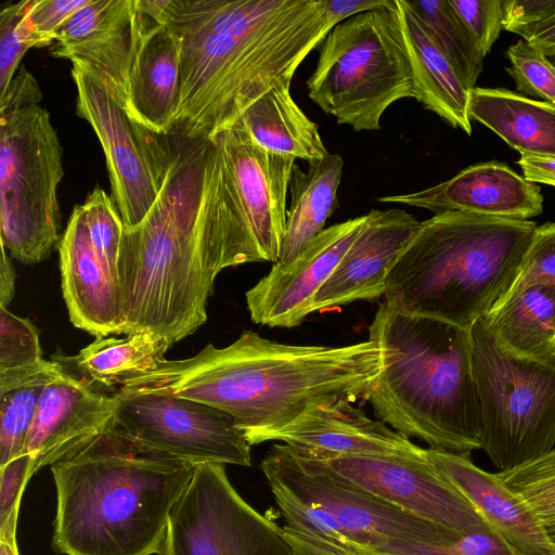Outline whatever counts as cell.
Wrapping results in <instances>:
<instances>
[{
  "instance_id": "obj_1",
  "label": "cell",
  "mask_w": 555,
  "mask_h": 555,
  "mask_svg": "<svg viewBox=\"0 0 555 555\" xmlns=\"http://www.w3.org/2000/svg\"><path fill=\"white\" fill-rule=\"evenodd\" d=\"M180 49L169 134L207 141L269 90L291 87L306 56L339 22L384 0H137Z\"/></svg>"
},
{
  "instance_id": "obj_2",
  "label": "cell",
  "mask_w": 555,
  "mask_h": 555,
  "mask_svg": "<svg viewBox=\"0 0 555 555\" xmlns=\"http://www.w3.org/2000/svg\"><path fill=\"white\" fill-rule=\"evenodd\" d=\"M206 141L181 151L154 204L124 228L118 259L121 334L151 331L171 344L207 320L216 276L249 262L246 227L221 165Z\"/></svg>"
},
{
  "instance_id": "obj_3",
  "label": "cell",
  "mask_w": 555,
  "mask_h": 555,
  "mask_svg": "<svg viewBox=\"0 0 555 555\" xmlns=\"http://www.w3.org/2000/svg\"><path fill=\"white\" fill-rule=\"evenodd\" d=\"M380 369L382 349L372 339L289 345L245 331L224 348L208 344L194 357L164 359L116 391L169 393L211 405L231 415L250 444L312 403L365 400Z\"/></svg>"
},
{
  "instance_id": "obj_4",
  "label": "cell",
  "mask_w": 555,
  "mask_h": 555,
  "mask_svg": "<svg viewBox=\"0 0 555 555\" xmlns=\"http://www.w3.org/2000/svg\"><path fill=\"white\" fill-rule=\"evenodd\" d=\"M52 548L63 555H160L195 465L113 424L52 466Z\"/></svg>"
},
{
  "instance_id": "obj_5",
  "label": "cell",
  "mask_w": 555,
  "mask_h": 555,
  "mask_svg": "<svg viewBox=\"0 0 555 555\" xmlns=\"http://www.w3.org/2000/svg\"><path fill=\"white\" fill-rule=\"evenodd\" d=\"M369 333L382 349V369L365 398L377 420L429 449H481L469 330L404 314L384 301Z\"/></svg>"
},
{
  "instance_id": "obj_6",
  "label": "cell",
  "mask_w": 555,
  "mask_h": 555,
  "mask_svg": "<svg viewBox=\"0 0 555 555\" xmlns=\"http://www.w3.org/2000/svg\"><path fill=\"white\" fill-rule=\"evenodd\" d=\"M537 223L449 211L422 221L386 279L385 302L470 330L512 289Z\"/></svg>"
},
{
  "instance_id": "obj_7",
  "label": "cell",
  "mask_w": 555,
  "mask_h": 555,
  "mask_svg": "<svg viewBox=\"0 0 555 555\" xmlns=\"http://www.w3.org/2000/svg\"><path fill=\"white\" fill-rule=\"evenodd\" d=\"M308 96L338 125L379 130L395 102L416 99L415 76L395 0L337 23L321 42Z\"/></svg>"
},
{
  "instance_id": "obj_8",
  "label": "cell",
  "mask_w": 555,
  "mask_h": 555,
  "mask_svg": "<svg viewBox=\"0 0 555 555\" xmlns=\"http://www.w3.org/2000/svg\"><path fill=\"white\" fill-rule=\"evenodd\" d=\"M481 449L500 472L555 448V357L517 356L479 319L469 330Z\"/></svg>"
},
{
  "instance_id": "obj_9",
  "label": "cell",
  "mask_w": 555,
  "mask_h": 555,
  "mask_svg": "<svg viewBox=\"0 0 555 555\" xmlns=\"http://www.w3.org/2000/svg\"><path fill=\"white\" fill-rule=\"evenodd\" d=\"M62 146L39 104L0 109V242L25 264L60 243Z\"/></svg>"
},
{
  "instance_id": "obj_10",
  "label": "cell",
  "mask_w": 555,
  "mask_h": 555,
  "mask_svg": "<svg viewBox=\"0 0 555 555\" xmlns=\"http://www.w3.org/2000/svg\"><path fill=\"white\" fill-rule=\"evenodd\" d=\"M267 481L331 513L358 547V555L390 542L447 543L462 531L418 518L346 479L326 462L273 444L260 464Z\"/></svg>"
},
{
  "instance_id": "obj_11",
  "label": "cell",
  "mask_w": 555,
  "mask_h": 555,
  "mask_svg": "<svg viewBox=\"0 0 555 555\" xmlns=\"http://www.w3.org/2000/svg\"><path fill=\"white\" fill-rule=\"evenodd\" d=\"M160 555H297L282 527L234 489L225 465H195L171 511Z\"/></svg>"
},
{
  "instance_id": "obj_12",
  "label": "cell",
  "mask_w": 555,
  "mask_h": 555,
  "mask_svg": "<svg viewBox=\"0 0 555 555\" xmlns=\"http://www.w3.org/2000/svg\"><path fill=\"white\" fill-rule=\"evenodd\" d=\"M77 114L93 128L106 157L113 199L124 227L139 224L157 198L176 158L166 135L134 120L106 88L77 66Z\"/></svg>"
},
{
  "instance_id": "obj_13",
  "label": "cell",
  "mask_w": 555,
  "mask_h": 555,
  "mask_svg": "<svg viewBox=\"0 0 555 555\" xmlns=\"http://www.w3.org/2000/svg\"><path fill=\"white\" fill-rule=\"evenodd\" d=\"M113 393V425L132 439L193 465L250 466L251 446L228 413L169 393Z\"/></svg>"
},
{
  "instance_id": "obj_14",
  "label": "cell",
  "mask_w": 555,
  "mask_h": 555,
  "mask_svg": "<svg viewBox=\"0 0 555 555\" xmlns=\"http://www.w3.org/2000/svg\"><path fill=\"white\" fill-rule=\"evenodd\" d=\"M324 462L346 479L429 522L462 532L488 527L433 466L427 452L349 455Z\"/></svg>"
},
{
  "instance_id": "obj_15",
  "label": "cell",
  "mask_w": 555,
  "mask_h": 555,
  "mask_svg": "<svg viewBox=\"0 0 555 555\" xmlns=\"http://www.w3.org/2000/svg\"><path fill=\"white\" fill-rule=\"evenodd\" d=\"M142 28L137 0H90L56 31L50 54L67 59L128 113V82Z\"/></svg>"
},
{
  "instance_id": "obj_16",
  "label": "cell",
  "mask_w": 555,
  "mask_h": 555,
  "mask_svg": "<svg viewBox=\"0 0 555 555\" xmlns=\"http://www.w3.org/2000/svg\"><path fill=\"white\" fill-rule=\"evenodd\" d=\"M261 260L280 257L286 198L296 158L260 146L240 118L216 134Z\"/></svg>"
},
{
  "instance_id": "obj_17",
  "label": "cell",
  "mask_w": 555,
  "mask_h": 555,
  "mask_svg": "<svg viewBox=\"0 0 555 555\" xmlns=\"http://www.w3.org/2000/svg\"><path fill=\"white\" fill-rule=\"evenodd\" d=\"M279 440L296 454L328 461L363 454L424 455L427 449L413 443L379 420L346 399L312 403L292 423L262 433L251 442Z\"/></svg>"
},
{
  "instance_id": "obj_18",
  "label": "cell",
  "mask_w": 555,
  "mask_h": 555,
  "mask_svg": "<svg viewBox=\"0 0 555 555\" xmlns=\"http://www.w3.org/2000/svg\"><path fill=\"white\" fill-rule=\"evenodd\" d=\"M365 221L363 215L324 229L286 271L260 279L245 295L251 321L270 327L299 325Z\"/></svg>"
},
{
  "instance_id": "obj_19",
  "label": "cell",
  "mask_w": 555,
  "mask_h": 555,
  "mask_svg": "<svg viewBox=\"0 0 555 555\" xmlns=\"http://www.w3.org/2000/svg\"><path fill=\"white\" fill-rule=\"evenodd\" d=\"M421 222L399 208L372 209L340 262L315 294L311 313L384 296L386 279Z\"/></svg>"
},
{
  "instance_id": "obj_20",
  "label": "cell",
  "mask_w": 555,
  "mask_h": 555,
  "mask_svg": "<svg viewBox=\"0 0 555 555\" xmlns=\"http://www.w3.org/2000/svg\"><path fill=\"white\" fill-rule=\"evenodd\" d=\"M116 399L65 370L50 382L40 398L26 451L36 474L81 449L115 417Z\"/></svg>"
},
{
  "instance_id": "obj_21",
  "label": "cell",
  "mask_w": 555,
  "mask_h": 555,
  "mask_svg": "<svg viewBox=\"0 0 555 555\" xmlns=\"http://www.w3.org/2000/svg\"><path fill=\"white\" fill-rule=\"evenodd\" d=\"M376 201L414 206L435 215L462 211L516 220H528L543 208L540 188L499 162L472 165L431 188Z\"/></svg>"
},
{
  "instance_id": "obj_22",
  "label": "cell",
  "mask_w": 555,
  "mask_h": 555,
  "mask_svg": "<svg viewBox=\"0 0 555 555\" xmlns=\"http://www.w3.org/2000/svg\"><path fill=\"white\" fill-rule=\"evenodd\" d=\"M427 459L476 509L485 524L520 555H555L537 515L500 476L477 467L469 454L427 449Z\"/></svg>"
},
{
  "instance_id": "obj_23",
  "label": "cell",
  "mask_w": 555,
  "mask_h": 555,
  "mask_svg": "<svg viewBox=\"0 0 555 555\" xmlns=\"http://www.w3.org/2000/svg\"><path fill=\"white\" fill-rule=\"evenodd\" d=\"M59 255L72 323L96 338L121 334L118 288L93 248L80 205L75 206L60 240Z\"/></svg>"
},
{
  "instance_id": "obj_24",
  "label": "cell",
  "mask_w": 555,
  "mask_h": 555,
  "mask_svg": "<svg viewBox=\"0 0 555 555\" xmlns=\"http://www.w3.org/2000/svg\"><path fill=\"white\" fill-rule=\"evenodd\" d=\"M141 13L142 28L129 74L128 114L152 131L167 135L179 93V43L164 24Z\"/></svg>"
},
{
  "instance_id": "obj_25",
  "label": "cell",
  "mask_w": 555,
  "mask_h": 555,
  "mask_svg": "<svg viewBox=\"0 0 555 555\" xmlns=\"http://www.w3.org/2000/svg\"><path fill=\"white\" fill-rule=\"evenodd\" d=\"M415 76L416 100L453 128L472 134V90L434 40L428 26L409 5L395 0Z\"/></svg>"
},
{
  "instance_id": "obj_26",
  "label": "cell",
  "mask_w": 555,
  "mask_h": 555,
  "mask_svg": "<svg viewBox=\"0 0 555 555\" xmlns=\"http://www.w3.org/2000/svg\"><path fill=\"white\" fill-rule=\"evenodd\" d=\"M344 160L339 154H327L309 163L307 171L294 165L289 179L291 206L286 210L285 230L280 257L271 272L286 271L306 246L324 229L326 220L338 207L337 191Z\"/></svg>"
},
{
  "instance_id": "obj_27",
  "label": "cell",
  "mask_w": 555,
  "mask_h": 555,
  "mask_svg": "<svg viewBox=\"0 0 555 555\" xmlns=\"http://www.w3.org/2000/svg\"><path fill=\"white\" fill-rule=\"evenodd\" d=\"M470 119L482 124L520 155L555 158V104L500 88L470 92Z\"/></svg>"
},
{
  "instance_id": "obj_28",
  "label": "cell",
  "mask_w": 555,
  "mask_h": 555,
  "mask_svg": "<svg viewBox=\"0 0 555 555\" xmlns=\"http://www.w3.org/2000/svg\"><path fill=\"white\" fill-rule=\"evenodd\" d=\"M498 343L521 357H555V286L535 283L508 293L487 315Z\"/></svg>"
},
{
  "instance_id": "obj_29",
  "label": "cell",
  "mask_w": 555,
  "mask_h": 555,
  "mask_svg": "<svg viewBox=\"0 0 555 555\" xmlns=\"http://www.w3.org/2000/svg\"><path fill=\"white\" fill-rule=\"evenodd\" d=\"M171 345L154 332H138L124 338L99 337L76 356L59 353L54 360L95 388L100 385L117 390L134 376L155 369Z\"/></svg>"
},
{
  "instance_id": "obj_30",
  "label": "cell",
  "mask_w": 555,
  "mask_h": 555,
  "mask_svg": "<svg viewBox=\"0 0 555 555\" xmlns=\"http://www.w3.org/2000/svg\"><path fill=\"white\" fill-rule=\"evenodd\" d=\"M263 149L312 163L328 152L319 127L298 106L291 87H276L254 102L241 117Z\"/></svg>"
},
{
  "instance_id": "obj_31",
  "label": "cell",
  "mask_w": 555,
  "mask_h": 555,
  "mask_svg": "<svg viewBox=\"0 0 555 555\" xmlns=\"http://www.w3.org/2000/svg\"><path fill=\"white\" fill-rule=\"evenodd\" d=\"M64 367L56 360L0 372V467L22 455L46 386Z\"/></svg>"
},
{
  "instance_id": "obj_32",
  "label": "cell",
  "mask_w": 555,
  "mask_h": 555,
  "mask_svg": "<svg viewBox=\"0 0 555 555\" xmlns=\"http://www.w3.org/2000/svg\"><path fill=\"white\" fill-rule=\"evenodd\" d=\"M282 527L297 555H358V547L325 508L271 487Z\"/></svg>"
},
{
  "instance_id": "obj_33",
  "label": "cell",
  "mask_w": 555,
  "mask_h": 555,
  "mask_svg": "<svg viewBox=\"0 0 555 555\" xmlns=\"http://www.w3.org/2000/svg\"><path fill=\"white\" fill-rule=\"evenodd\" d=\"M469 90L476 88L483 57L453 12L449 0L408 1Z\"/></svg>"
},
{
  "instance_id": "obj_34",
  "label": "cell",
  "mask_w": 555,
  "mask_h": 555,
  "mask_svg": "<svg viewBox=\"0 0 555 555\" xmlns=\"http://www.w3.org/2000/svg\"><path fill=\"white\" fill-rule=\"evenodd\" d=\"M499 474L530 505L555 546V448L529 463Z\"/></svg>"
},
{
  "instance_id": "obj_35",
  "label": "cell",
  "mask_w": 555,
  "mask_h": 555,
  "mask_svg": "<svg viewBox=\"0 0 555 555\" xmlns=\"http://www.w3.org/2000/svg\"><path fill=\"white\" fill-rule=\"evenodd\" d=\"M80 208L93 248L118 288V259L125 228L118 209L100 188L89 194Z\"/></svg>"
},
{
  "instance_id": "obj_36",
  "label": "cell",
  "mask_w": 555,
  "mask_h": 555,
  "mask_svg": "<svg viewBox=\"0 0 555 555\" xmlns=\"http://www.w3.org/2000/svg\"><path fill=\"white\" fill-rule=\"evenodd\" d=\"M366 554L377 555H520L489 527L462 532L441 544L390 542ZM364 555V554H363Z\"/></svg>"
},
{
  "instance_id": "obj_37",
  "label": "cell",
  "mask_w": 555,
  "mask_h": 555,
  "mask_svg": "<svg viewBox=\"0 0 555 555\" xmlns=\"http://www.w3.org/2000/svg\"><path fill=\"white\" fill-rule=\"evenodd\" d=\"M506 56L511 63L506 72L517 93L555 104V66L543 52L521 39L507 49Z\"/></svg>"
},
{
  "instance_id": "obj_38",
  "label": "cell",
  "mask_w": 555,
  "mask_h": 555,
  "mask_svg": "<svg viewBox=\"0 0 555 555\" xmlns=\"http://www.w3.org/2000/svg\"><path fill=\"white\" fill-rule=\"evenodd\" d=\"M30 0L8 4L0 13V96L4 95L25 53L39 48L26 21Z\"/></svg>"
},
{
  "instance_id": "obj_39",
  "label": "cell",
  "mask_w": 555,
  "mask_h": 555,
  "mask_svg": "<svg viewBox=\"0 0 555 555\" xmlns=\"http://www.w3.org/2000/svg\"><path fill=\"white\" fill-rule=\"evenodd\" d=\"M41 352L36 326L0 306V372L38 364Z\"/></svg>"
},
{
  "instance_id": "obj_40",
  "label": "cell",
  "mask_w": 555,
  "mask_h": 555,
  "mask_svg": "<svg viewBox=\"0 0 555 555\" xmlns=\"http://www.w3.org/2000/svg\"><path fill=\"white\" fill-rule=\"evenodd\" d=\"M33 457L24 453L0 467V541H15L21 499L34 476Z\"/></svg>"
},
{
  "instance_id": "obj_41",
  "label": "cell",
  "mask_w": 555,
  "mask_h": 555,
  "mask_svg": "<svg viewBox=\"0 0 555 555\" xmlns=\"http://www.w3.org/2000/svg\"><path fill=\"white\" fill-rule=\"evenodd\" d=\"M485 59L503 29V0H449Z\"/></svg>"
},
{
  "instance_id": "obj_42",
  "label": "cell",
  "mask_w": 555,
  "mask_h": 555,
  "mask_svg": "<svg viewBox=\"0 0 555 555\" xmlns=\"http://www.w3.org/2000/svg\"><path fill=\"white\" fill-rule=\"evenodd\" d=\"M535 283L555 286V222L537 227L509 293Z\"/></svg>"
},
{
  "instance_id": "obj_43",
  "label": "cell",
  "mask_w": 555,
  "mask_h": 555,
  "mask_svg": "<svg viewBox=\"0 0 555 555\" xmlns=\"http://www.w3.org/2000/svg\"><path fill=\"white\" fill-rule=\"evenodd\" d=\"M90 0H30L26 21L39 48L55 41L56 31Z\"/></svg>"
},
{
  "instance_id": "obj_44",
  "label": "cell",
  "mask_w": 555,
  "mask_h": 555,
  "mask_svg": "<svg viewBox=\"0 0 555 555\" xmlns=\"http://www.w3.org/2000/svg\"><path fill=\"white\" fill-rule=\"evenodd\" d=\"M555 18V0H503V29L527 41L540 26Z\"/></svg>"
},
{
  "instance_id": "obj_45",
  "label": "cell",
  "mask_w": 555,
  "mask_h": 555,
  "mask_svg": "<svg viewBox=\"0 0 555 555\" xmlns=\"http://www.w3.org/2000/svg\"><path fill=\"white\" fill-rule=\"evenodd\" d=\"M42 93L36 78L24 67L12 79L4 95L0 96V109L39 104Z\"/></svg>"
},
{
  "instance_id": "obj_46",
  "label": "cell",
  "mask_w": 555,
  "mask_h": 555,
  "mask_svg": "<svg viewBox=\"0 0 555 555\" xmlns=\"http://www.w3.org/2000/svg\"><path fill=\"white\" fill-rule=\"evenodd\" d=\"M517 164L527 181L555 186V158L520 155Z\"/></svg>"
},
{
  "instance_id": "obj_47",
  "label": "cell",
  "mask_w": 555,
  "mask_h": 555,
  "mask_svg": "<svg viewBox=\"0 0 555 555\" xmlns=\"http://www.w3.org/2000/svg\"><path fill=\"white\" fill-rule=\"evenodd\" d=\"M5 250V246L1 243L0 306L3 307H7L11 302L15 291V272Z\"/></svg>"
},
{
  "instance_id": "obj_48",
  "label": "cell",
  "mask_w": 555,
  "mask_h": 555,
  "mask_svg": "<svg viewBox=\"0 0 555 555\" xmlns=\"http://www.w3.org/2000/svg\"><path fill=\"white\" fill-rule=\"evenodd\" d=\"M527 42L550 57L555 52V18L537 28Z\"/></svg>"
},
{
  "instance_id": "obj_49",
  "label": "cell",
  "mask_w": 555,
  "mask_h": 555,
  "mask_svg": "<svg viewBox=\"0 0 555 555\" xmlns=\"http://www.w3.org/2000/svg\"><path fill=\"white\" fill-rule=\"evenodd\" d=\"M0 555H20L16 541H0Z\"/></svg>"
},
{
  "instance_id": "obj_50",
  "label": "cell",
  "mask_w": 555,
  "mask_h": 555,
  "mask_svg": "<svg viewBox=\"0 0 555 555\" xmlns=\"http://www.w3.org/2000/svg\"><path fill=\"white\" fill-rule=\"evenodd\" d=\"M364 555H377V554H364Z\"/></svg>"
}]
</instances>
